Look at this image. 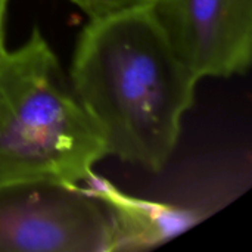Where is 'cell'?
<instances>
[{
	"mask_svg": "<svg viewBox=\"0 0 252 252\" xmlns=\"http://www.w3.org/2000/svg\"><path fill=\"white\" fill-rule=\"evenodd\" d=\"M69 75L108 155L149 171L167 165L199 80L174 53L149 6L90 18Z\"/></svg>",
	"mask_w": 252,
	"mask_h": 252,
	"instance_id": "cell-1",
	"label": "cell"
},
{
	"mask_svg": "<svg viewBox=\"0 0 252 252\" xmlns=\"http://www.w3.org/2000/svg\"><path fill=\"white\" fill-rule=\"evenodd\" d=\"M108 157L103 137L68 86L38 28L0 59V186H75Z\"/></svg>",
	"mask_w": 252,
	"mask_h": 252,
	"instance_id": "cell-2",
	"label": "cell"
},
{
	"mask_svg": "<svg viewBox=\"0 0 252 252\" xmlns=\"http://www.w3.org/2000/svg\"><path fill=\"white\" fill-rule=\"evenodd\" d=\"M112 205L78 185L19 182L0 186V252L118 251Z\"/></svg>",
	"mask_w": 252,
	"mask_h": 252,
	"instance_id": "cell-3",
	"label": "cell"
},
{
	"mask_svg": "<svg viewBox=\"0 0 252 252\" xmlns=\"http://www.w3.org/2000/svg\"><path fill=\"white\" fill-rule=\"evenodd\" d=\"M174 53L198 78L242 75L252 59V0H154Z\"/></svg>",
	"mask_w": 252,
	"mask_h": 252,
	"instance_id": "cell-4",
	"label": "cell"
},
{
	"mask_svg": "<svg viewBox=\"0 0 252 252\" xmlns=\"http://www.w3.org/2000/svg\"><path fill=\"white\" fill-rule=\"evenodd\" d=\"M71 1H74L78 7H81L90 18H93V16H102L124 9L148 6L154 0H71Z\"/></svg>",
	"mask_w": 252,
	"mask_h": 252,
	"instance_id": "cell-5",
	"label": "cell"
},
{
	"mask_svg": "<svg viewBox=\"0 0 252 252\" xmlns=\"http://www.w3.org/2000/svg\"><path fill=\"white\" fill-rule=\"evenodd\" d=\"M7 3H9V0H0V59L6 53V47H4V22H6Z\"/></svg>",
	"mask_w": 252,
	"mask_h": 252,
	"instance_id": "cell-6",
	"label": "cell"
}]
</instances>
